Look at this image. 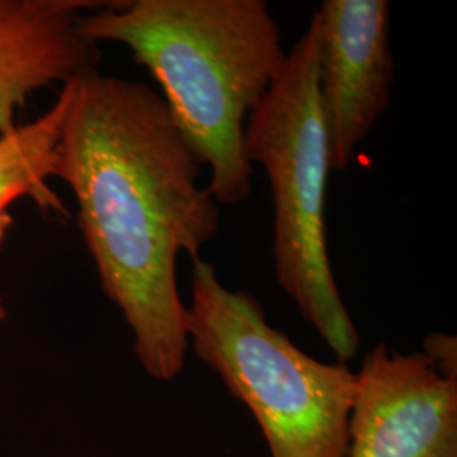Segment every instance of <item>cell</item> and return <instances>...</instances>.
<instances>
[{
	"label": "cell",
	"mask_w": 457,
	"mask_h": 457,
	"mask_svg": "<svg viewBox=\"0 0 457 457\" xmlns=\"http://www.w3.org/2000/svg\"><path fill=\"white\" fill-rule=\"evenodd\" d=\"M71 87L56 179L75 195L83 241L132 330L136 358L170 381L188 349L177 260L198 258L220 228V209L158 92L98 68Z\"/></svg>",
	"instance_id": "cell-1"
},
{
	"label": "cell",
	"mask_w": 457,
	"mask_h": 457,
	"mask_svg": "<svg viewBox=\"0 0 457 457\" xmlns=\"http://www.w3.org/2000/svg\"><path fill=\"white\" fill-rule=\"evenodd\" d=\"M83 36L131 49L162 87L164 104L217 204L253 190L245 120L287 65L264 0H124L83 14Z\"/></svg>",
	"instance_id": "cell-2"
},
{
	"label": "cell",
	"mask_w": 457,
	"mask_h": 457,
	"mask_svg": "<svg viewBox=\"0 0 457 457\" xmlns=\"http://www.w3.org/2000/svg\"><path fill=\"white\" fill-rule=\"evenodd\" d=\"M319 17L288 51L277 82L245 126L249 163L262 164L273 196V266L278 285L339 362L360 351V334L344 305L326 241L327 181L332 171L319 98Z\"/></svg>",
	"instance_id": "cell-3"
},
{
	"label": "cell",
	"mask_w": 457,
	"mask_h": 457,
	"mask_svg": "<svg viewBox=\"0 0 457 457\" xmlns=\"http://www.w3.org/2000/svg\"><path fill=\"white\" fill-rule=\"evenodd\" d=\"M190 281L188 345L251 410L271 457H347L356 373L298 349L253 295L228 290L211 262L194 260Z\"/></svg>",
	"instance_id": "cell-4"
},
{
	"label": "cell",
	"mask_w": 457,
	"mask_h": 457,
	"mask_svg": "<svg viewBox=\"0 0 457 457\" xmlns=\"http://www.w3.org/2000/svg\"><path fill=\"white\" fill-rule=\"evenodd\" d=\"M347 457H457V381L376 344L356 373Z\"/></svg>",
	"instance_id": "cell-5"
},
{
	"label": "cell",
	"mask_w": 457,
	"mask_h": 457,
	"mask_svg": "<svg viewBox=\"0 0 457 457\" xmlns=\"http://www.w3.org/2000/svg\"><path fill=\"white\" fill-rule=\"evenodd\" d=\"M319 98L332 170L344 171L392 96L395 62L386 0H324Z\"/></svg>",
	"instance_id": "cell-6"
},
{
	"label": "cell",
	"mask_w": 457,
	"mask_h": 457,
	"mask_svg": "<svg viewBox=\"0 0 457 457\" xmlns=\"http://www.w3.org/2000/svg\"><path fill=\"white\" fill-rule=\"evenodd\" d=\"M97 0H0V134L41 88L97 68L100 49L80 31Z\"/></svg>",
	"instance_id": "cell-7"
},
{
	"label": "cell",
	"mask_w": 457,
	"mask_h": 457,
	"mask_svg": "<svg viewBox=\"0 0 457 457\" xmlns=\"http://www.w3.org/2000/svg\"><path fill=\"white\" fill-rule=\"evenodd\" d=\"M71 80L62 85L48 112L0 134V245L14 222L9 207L19 198H31L43 211L66 215L65 205L48 181L56 179L58 146L73 90Z\"/></svg>",
	"instance_id": "cell-8"
},
{
	"label": "cell",
	"mask_w": 457,
	"mask_h": 457,
	"mask_svg": "<svg viewBox=\"0 0 457 457\" xmlns=\"http://www.w3.org/2000/svg\"><path fill=\"white\" fill-rule=\"evenodd\" d=\"M424 354L444 378L457 381V344L454 336L430 334L424 339Z\"/></svg>",
	"instance_id": "cell-9"
},
{
	"label": "cell",
	"mask_w": 457,
	"mask_h": 457,
	"mask_svg": "<svg viewBox=\"0 0 457 457\" xmlns=\"http://www.w3.org/2000/svg\"><path fill=\"white\" fill-rule=\"evenodd\" d=\"M5 315H7V312H5V305H4V300H2V296H0V324L5 320Z\"/></svg>",
	"instance_id": "cell-10"
}]
</instances>
